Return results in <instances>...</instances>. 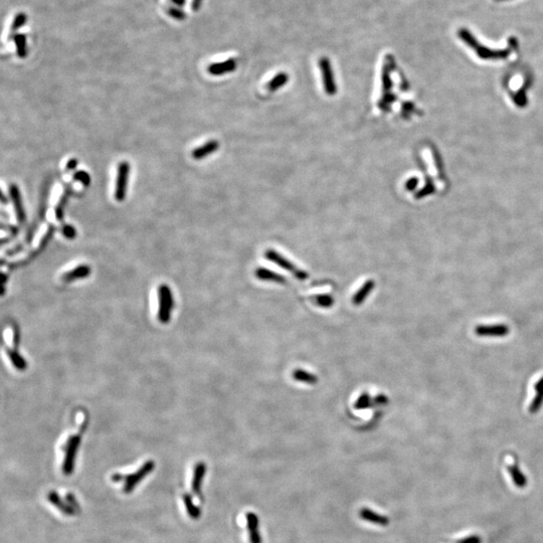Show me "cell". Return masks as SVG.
Here are the masks:
<instances>
[{
  "instance_id": "cell-1",
  "label": "cell",
  "mask_w": 543,
  "mask_h": 543,
  "mask_svg": "<svg viewBox=\"0 0 543 543\" xmlns=\"http://www.w3.org/2000/svg\"><path fill=\"white\" fill-rule=\"evenodd\" d=\"M159 296V310H158V319L161 323H167L170 320L171 311L174 306L173 296H172L170 288L163 284L160 285L158 289Z\"/></svg>"
},
{
  "instance_id": "cell-2",
  "label": "cell",
  "mask_w": 543,
  "mask_h": 543,
  "mask_svg": "<svg viewBox=\"0 0 543 543\" xmlns=\"http://www.w3.org/2000/svg\"><path fill=\"white\" fill-rule=\"evenodd\" d=\"M265 257L271 261L273 262L274 264L278 265L279 267L285 269L286 271L290 272V273H292V275L296 278L298 279L300 281H305L309 278V274L307 273V272L299 269L296 267L294 264H292L288 259H286L285 257L281 256L278 252L274 251V250H268L266 253H265Z\"/></svg>"
},
{
  "instance_id": "cell-3",
  "label": "cell",
  "mask_w": 543,
  "mask_h": 543,
  "mask_svg": "<svg viewBox=\"0 0 543 543\" xmlns=\"http://www.w3.org/2000/svg\"><path fill=\"white\" fill-rule=\"evenodd\" d=\"M81 442V436L75 435L68 438L64 447L66 451V457L63 464V472L65 475H70L75 469V461L77 458L78 449Z\"/></svg>"
},
{
  "instance_id": "cell-4",
  "label": "cell",
  "mask_w": 543,
  "mask_h": 543,
  "mask_svg": "<svg viewBox=\"0 0 543 543\" xmlns=\"http://www.w3.org/2000/svg\"><path fill=\"white\" fill-rule=\"evenodd\" d=\"M129 174H130V164L126 161L120 162L118 166V174H117L116 189H115V199L118 202H123L125 200Z\"/></svg>"
},
{
  "instance_id": "cell-5",
  "label": "cell",
  "mask_w": 543,
  "mask_h": 543,
  "mask_svg": "<svg viewBox=\"0 0 543 543\" xmlns=\"http://www.w3.org/2000/svg\"><path fill=\"white\" fill-rule=\"evenodd\" d=\"M155 468L154 461H147L144 463L138 471H136L133 474H130L125 477V485H124V492L125 493H131L135 487L146 477L149 475Z\"/></svg>"
},
{
  "instance_id": "cell-6",
  "label": "cell",
  "mask_w": 543,
  "mask_h": 543,
  "mask_svg": "<svg viewBox=\"0 0 543 543\" xmlns=\"http://www.w3.org/2000/svg\"><path fill=\"white\" fill-rule=\"evenodd\" d=\"M319 67L323 78L324 89L327 95L333 96L336 93V85L334 81L331 64L327 58H321L319 60Z\"/></svg>"
},
{
  "instance_id": "cell-7",
  "label": "cell",
  "mask_w": 543,
  "mask_h": 543,
  "mask_svg": "<svg viewBox=\"0 0 543 543\" xmlns=\"http://www.w3.org/2000/svg\"><path fill=\"white\" fill-rule=\"evenodd\" d=\"M509 331V327L505 324L478 325L475 328V333L482 337H503L506 336Z\"/></svg>"
},
{
  "instance_id": "cell-8",
  "label": "cell",
  "mask_w": 543,
  "mask_h": 543,
  "mask_svg": "<svg viewBox=\"0 0 543 543\" xmlns=\"http://www.w3.org/2000/svg\"><path fill=\"white\" fill-rule=\"evenodd\" d=\"M9 194H10V197H11V202L13 204V207H14V210H15V214H16L18 223L20 225L26 224L27 214H26V210H24L23 205H22V201H21V195H20L19 188L16 184H11L9 186Z\"/></svg>"
},
{
  "instance_id": "cell-9",
  "label": "cell",
  "mask_w": 543,
  "mask_h": 543,
  "mask_svg": "<svg viewBox=\"0 0 543 543\" xmlns=\"http://www.w3.org/2000/svg\"><path fill=\"white\" fill-rule=\"evenodd\" d=\"M206 472V466L204 462H199L194 467V473H193V479L191 484V490L194 494L201 496L202 493V486L204 483V479Z\"/></svg>"
},
{
  "instance_id": "cell-10",
  "label": "cell",
  "mask_w": 543,
  "mask_h": 543,
  "mask_svg": "<svg viewBox=\"0 0 543 543\" xmlns=\"http://www.w3.org/2000/svg\"><path fill=\"white\" fill-rule=\"evenodd\" d=\"M246 526L250 533L251 543H262V537L259 531V518L253 513L249 512L246 514Z\"/></svg>"
},
{
  "instance_id": "cell-11",
  "label": "cell",
  "mask_w": 543,
  "mask_h": 543,
  "mask_svg": "<svg viewBox=\"0 0 543 543\" xmlns=\"http://www.w3.org/2000/svg\"><path fill=\"white\" fill-rule=\"evenodd\" d=\"M218 147H219V143L216 140H210L205 144H204L203 146L195 148V149L191 152V156L196 160L204 159L206 156L214 153L218 149Z\"/></svg>"
},
{
  "instance_id": "cell-12",
  "label": "cell",
  "mask_w": 543,
  "mask_h": 543,
  "mask_svg": "<svg viewBox=\"0 0 543 543\" xmlns=\"http://www.w3.org/2000/svg\"><path fill=\"white\" fill-rule=\"evenodd\" d=\"M359 516H360V518L362 520L370 522V523H373V524H378V525L384 526V525H387L389 523V520H388V518L386 516L375 513L373 510L368 509V508L360 509Z\"/></svg>"
},
{
  "instance_id": "cell-13",
  "label": "cell",
  "mask_w": 543,
  "mask_h": 543,
  "mask_svg": "<svg viewBox=\"0 0 543 543\" xmlns=\"http://www.w3.org/2000/svg\"><path fill=\"white\" fill-rule=\"evenodd\" d=\"M237 68V61L235 59H230L223 63H215L208 67V72L212 76H220L224 73L231 72Z\"/></svg>"
},
{
  "instance_id": "cell-14",
  "label": "cell",
  "mask_w": 543,
  "mask_h": 543,
  "mask_svg": "<svg viewBox=\"0 0 543 543\" xmlns=\"http://www.w3.org/2000/svg\"><path fill=\"white\" fill-rule=\"evenodd\" d=\"M90 274H91L90 266L80 265V266L76 267L75 269H72V270L67 272L66 274L63 275L62 279L65 282H71V281H76V280H80V279H85Z\"/></svg>"
},
{
  "instance_id": "cell-15",
  "label": "cell",
  "mask_w": 543,
  "mask_h": 543,
  "mask_svg": "<svg viewBox=\"0 0 543 543\" xmlns=\"http://www.w3.org/2000/svg\"><path fill=\"white\" fill-rule=\"evenodd\" d=\"M374 287H375V282L373 280L366 281L352 297V304L354 306L361 305L370 295V293L373 291Z\"/></svg>"
},
{
  "instance_id": "cell-16",
  "label": "cell",
  "mask_w": 543,
  "mask_h": 543,
  "mask_svg": "<svg viewBox=\"0 0 543 543\" xmlns=\"http://www.w3.org/2000/svg\"><path fill=\"white\" fill-rule=\"evenodd\" d=\"M47 500L66 515L72 516L76 514V509H73L69 504L64 502L57 492H49L47 494Z\"/></svg>"
},
{
  "instance_id": "cell-17",
  "label": "cell",
  "mask_w": 543,
  "mask_h": 543,
  "mask_svg": "<svg viewBox=\"0 0 543 543\" xmlns=\"http://www.w3.org/2000/svg\"><path fill=\"white\" fill-rule=\"evenodd\" d=\"M255 275L259 280H262V281L274 282V283H279V284H282V283L286 282V279L283 276L279 275L278 273H275V272H273V271H270L269 269H265V268L257 269L256 272H255Z\"/></svg>"
},
{
  "instance_id": "cell-18",
  "label": "cell",
  "mask_w": 543,
  "mask_h": 543,
  "mask_svg": "<svg viewBox=\"0 0 543 543\" xmlns=\"http://www.w3.org/2000/svg\"><path fill=\"white\" fill-rule=\"evenodd\" d=\"M293 378L296 380V381H299V382H302V383H306V384H310V385H314L318 382V377L307 372V370H304V369H295L293 372V374H292Z\"/></svg>"
},
{
  "instance_id": "cell-19",
  "label": "cell",
  "mask_w": 543,
  "mask_h": 543,
  "mask_svg": "<svg viewBox=\"0 0 543 543\" xmlns=\"http://www.w3.org/2000/svg\"><path fill=\"white\" fill-rule=\"evenodd\" d=\"M535 390L536 394L529 407V411L532 413L537 412L543 404V377L537 381L535 385Z\"/></svg>"
},
{
  "instance_id": "cell-20",
  "label": "cell",
  "mask_w": 543,
  "mask_h": 543,
  "mask_svg": "<svg viewBox=\"0 0 543 543\" xmlns=\"http://www.w3.org/2000/svg\"><path fill=\"white\" fill-rule=\"evenodd\" d=\"M508 471H509V474L511 475V478H512L514 484L517 487L523 488L526 485L527 480H526L525 475L520 471V469L518 468L516 465L508 466Z\"/></svg>"
},
{
  "instance_id": "cell-21",
  "label": "cell",
  "mask_w": 543,
  "mask_h": 543,
  "mask_svg": "<svg viewBox=\"0 0 543 543\" xmlns=\"http://www.w3.org/2000/svg\"><path fill=\"white\" fill-rule=\"evenodd\" d=\"M183 502L185 504L187 514L189 515L190 518H192V519H197V518H200L202 514L201 509L193 504V500L189 494L183 495Z\"/></svg>"
},
{
  "instance_id": "cell-22",
  "label": "cell",
  "mask_w": 543,
  "mask_h": 543,
  "mask_svg": "<svg viewBox=\"0 0 543 543\" xmlns=\"http://www.w3.org/2000/svg\"><path fill=\"white\" fill-rule=\"evenodd\" d=\"M10 38H13L15 43H16V51H17L18 57L19 58H26L28 56L26 35L15 34V35H12Z\"/></svg>"
},
{
  "instance_id": "cell-23",
  "label": "cell",
  "mask_w": 543,
  "mask_h": 543,
  "mask_svg": "<svg viewBox=\"0 0 543 543\" xmlns=\"http://www.w3.org/2000/svg\"><path fill=\"white\" fill-rule=\"evenodd\" d=\"M289 78H288V75L285 72H280L278 73V75L272 79L269 84H268V89L271 91V92H274V91H277L278 89L282 88L283 86H285V84L288 82Z\"/></svg>"
},
{
  "instance_id": "cell-24",
  "label": "cell",
  "mask_w": 543,
  "mask_h": 543,
  "mask_svg": "<svg viewBox=\"0 0 543 543\" xmlns=\"http://www.w3.org/2000/svg\"><path fill=\"white\" fill-rule=\"evenodd\" d=\"M9 358H10V361L11 363L13 364V366L18 369V370H24L27 369V366H28V363L27 361L24 360L22 358V356L19 355V353L17 352V350H11V349H7L6 350Z\"/></svg>"
},
{
  "instance_id": "cell-25",
  "label": "cell",
  "mask_w": 543,
  "mask_h": 543,
  "mask_svg": "<svg viewBox=\"0 0 543 543\" xmlns=\"http://www.w3.org/2000/svg\"><path fill=\"white\" fill-rule=\"evenodd\" d=\"M313 301L317 306H319L321 308H329V307H332L333 304H334L333 296L328 295V294L317 295L313 298Z\"/></svg>"
},
{
  "instance_id": "cell-26",
  "label": "cell",
  "mask_w": 543,
  "mask_h": 543,
  "mask_svg": "<svg viewBox=\"0 0 543 543\" xmlns=\"http://www.w3.org/2000/svg\"><path fill=\"white\" fill-rule=\"evenodd\" d=\"M370 405H372V398H370V396L367 392H364L361 394V396H359L354 407L357 409H361V408L369 407Z\"/></svg>"
},
{
  "instance_id": "cell-27",
  "label": "cell",
  "mask_w": 543,
  "mask_h": 543,
  "mask_svg": "<svg viewBox=\"0 0 543 543\" xmlns=\"http://www.w3.org/2000/svg\"><path fill=\"white\" fill-rule=\"evenodd\" d=\"M72 178L75 180H77V181H79V182H81L84 186H90V184H91L90 175L87 173L86 171H83V170L82 171H77L76 173L73 174Z\"/></svg>"
},
{
  "instance_id": "cell-28",
  "label": "cell",
  "mask_w": 543,
  "mask_h": 543,
  "mask_svg": "<svg viewBox=\"0 0 543 543\" xmlns=\"http://www.w3.org/2000/svg\"><path fill=\"white\" fill-rule=\"evenodd\" d=\"M67 201H68V192L64 193V195L62 196V199L56 208V216L58 217V219H62L63 216H64V209H65V205L67 204Z\"/></svg>"
},
{
  "instance_id": "cell-29",
  "label": "cell",
  "mask_w": 543,
  "mask_h": 543,
  "mask_svg": "<svg viewBox=\"0 0 543 543\" xmlns=\"http://www.w3.org/2000/svg\"><path fill=\"white\" fill-rule=\"evenodd\" d=\"M26 21H27V15H26V14H24V13H19V14H17V15L15 16V18H14V21H13V23H12V26H11L10 32H11V33H14L18 28H20L21 26H23V24L26 23Z\"/></svg>"
},
{
  "instance_id": "cell-30",
  "label": "cell",
  "mask_w": 543,
  "mask_h": 543,
  "mask_svg": "<svg viewBox=\"0 0 543 543\" xmlns=\"http://www.w3.org/2000/svg\"><path fill=\"white\" fill-rule=\"evenodd\" d=\"M62 233L63 235L68 238V239H73L76 237H77V231L76 229L69 226V225H65L63 228H62Z\"/></svg>"
},
{
  "instance_id": "cell-31",
  "label": "cell",
  "mask_w": 543,
  "mask_h": 543,
  "mask_svg": "<svg viewBox=\"0 0 543 543\" xmlns=\"http://www.w3.org/2000/svg\"><path fill=\"white\" fill-rule=\"evenodd\" d=\"M167 13H168L170 16L173 17V18L179 19V20L184 19V18L186 17V15H185L181 10H179V9H177V8H169V9L167 10Z\"/></svg>"
},
{
  "instance_id": "cell-32",
  "label": "cell",
  "mask_w": 543,
  "mask_h": 543,
  "mask_svg": "<svg viewBox=\"0 0 543 543\" xmlns=\"http://www.w3.org/2000/svg\"><path fill=\"white\" fill-rule=\"evenodd\" d=\"M66 499H67V502L68 504H69L73 509H79V503L76 499V497L73 496V494H70V493H68V494L66 496Z\"/></svg>"
},
{
  "instance_id": "cell-33",
  "label": "cell",
  "mask_w": 543,
  "mask_h": 543,
  "mask_svg": "<svg viewBox=\"0 0 543 543\" xmlns=\"http://www.w3.org/2000/svg\"><path fill=\"white\" fill-rule=\"evenodd\" d=\"M458 543H481V538L477 535H473L463 538L462 540L458 541Z\"/></svg>"
},
{
  "instance_id": "cell-34",
  "label": "cell",
  "mask_w": 543,
  "mask_h": 543,
  "mask_svg": "<svg viewBox=\"0 0 543 543\" xmlns=\"http://www.w3.org/2000/svg\"><path fill=\"white\" fill-rule=\"evenodd\" d=\"M77 165H78V160H77V159H75V158L69 159L68 162L67 163V171H72V170H75L76 167H77Z\"/></svg>"
},
{
  "instance_id": "cell-35",
  "label": "cell",
  "mask_w": 543,
  "mask_h": 543,
  "mask_svg": "<svg viewBox=\"0 0 543 543\" xmlns=\"http://www.w3.org/2000/svg\"><path fill=\"white\" fill-rule=\"evenodd\" d=\"M202 2H203V0H192V2H191V8H192L193 10H195V11H196V10H199L200 7H201V5H202Z\"/></svg>"
},
{
  "instance_id": "cell-36",
  "label": "cell",
  "mask_w": 543,
  "mask_h": 543,
  "mask_svg": "<svg viewBox=\"0 0 543 543\" xmlns=\"http://www.w3.org/2000/svg\"><path fill=\"white\" fill-rule=\"evenodd\" d=\"M123 479H125V477H124V476H122V475H120V474H116V475L112 476V480H113V481H121V480H123Z\"/></svg>"
},
{
  "instance_id": "cell-37",
  "label": "cell",
  "mask_w": 543,
  "mask_h": 543,
  "mask_svg": "<svg viewBox=\"0 0 543 543\" xmlns=\"http://www.w3.org/2000/svg\"><path fill=\"white\" fill-rule=\"evenodd\" d=\"M175 4H178V5H182L184 3L185 0H172Z\"/></svg>"
}]
</instances>
